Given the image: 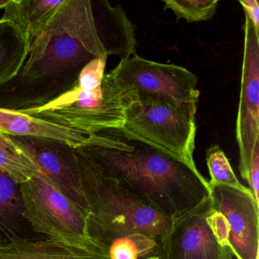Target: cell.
<instances>
[{"instance_id":"cell-1","label":"cell","mask_w":259,"mask_h":259,"mask_svg":"<svg viewBox=\"0 0 259 259\" xmlns=\"http://www.w3.org/2000/svg\"><path fill=\"white\" fill-rule=\"evenodd\" d=\"M81 147L105 174L138 199L167 216L195 207L210 192L208 181L198 169L122 128L89 134Z\"/></svg>"},{"instance_id":"cell-2","label":"cell","mask_w":259,"mask_h":259,"mask_svg":"<svg viewBox=\"0 0 259 259\" xmlns=\"http://www.w3.org/2000/svg\"><path fill=\"white\" fill-rule=\"evenodd\" d=\"M103 56L104 45L67 33L55 14L31 41L19 74L0 87V108L19 111L52 102L75 86L88 63Z\"/></svg>"},{"instance_id":"cell-3","label":"cell","mask_w":259,"mask_h":259,"mask_svg":"<svg viewBox=\"0 0 259 259\" xmlns=\"http://www.w3.org/2000/svg\"><path fill=\"white\" fill-rule=\"evenodd\" d=\"M89 206L88 225L118 231H138L162 241L166 247L172 217L138 199L104 172L81 147L75 148Z\"/></svg>"},{"instance_id":"cell-4","label":"cell","mask_w":259,"mask_h":259,"mask_svg":"<svg viewBox=\"0 0 259 259\" xmlns=\"http://www.w3.org/2000/svg\"><path fill=\"white\" fill-rule=\"evenodd\" d=\"M138 99L136 89L111 70L104 75L101 85L95 90H82L75 84L43 107L19 111L92 134L122 128L127 109Z\"/></svg>"},{"instance_id":"cell-5","label":"cell","mask_w":259,"mask_h":259,"mask_svg":"<svg viewBox=\"0 0 259 259\" xmlns=\"http://www.w3.org/2000/svg\"><path fill=\"white\" fill-rule=\"evenodd\" d=\"M195 115L158 97H139L127 109L122 130L198 170Z\"/></svg>"},{"instance_id":"cell-6","label":"cell","mask_w":259,"mask_h":259,"mask_svg":"<svg viewBox=\"0 0 259 259\" xmlns=\"http://www.w3.org/2000/svg\"><path fill=\"white\" fill-rule=\"evenodd\" d=\"M20 191L24 215L34 233L102 253L89 236L87 213L57 190L42 174L20 184Z\"/></svg>"},{"instance_id":"cell-7","label":"cell","mask_w":259,"mask_h":259,"mask_svg":"<svg viewBox=\"0 0 259 259\" xmlns=\"http://www.w3.org/2000/svg\"><path fill=\"white\" fill-rule=\"evenodd\" d=\"M245 16L240 96L236 124L239 170L259 203V34Z\"/></svg>"},{"instance_id":"cell-8","label":"cell","mask_w":259,"mask_h":259,"mask_svg":"<svg viewBox=\"0 0 259 259\" xmlns=\"http://www.w3.org/2000/svg\"><path fill=\"white\" fill-rule=\"evenodd\" d=\"M209 187L211 209L207 220L220 242L237 259H258L259 204L252 194Z\"/></svg>"},{"instance_id":"cell-9","label":"cell","mask_w":259,"mask_h":259,"mask_svg":"<svg viewBox=\"0 0 259 259\" xmlns=\"http://www.w3.org/2000/svg\"><path fill=\"white\" fill-rule=\"evenodd\" d=\"M112 71L134 88L139 97L164 98L196 116L198 78L186 68L151 61L136 54L121 60Z\"/></svg>"},{"instance_id":"cell-10","label":"cell","mask_w":259,"mask_h":259,"mask_svg":"<svg viewBox=\"0 0 259 259\" xmlns=\"http://www.w3.org/2000/svg\"><path fill=\"white\" fill-rule=\"evenodd\" d=\"M210 195L189 210L172 217L166 239V259H233L209 224Z\"/></svg>"},{"instance_id":"cell-11","label":"cell","mask_w":259,"mask_h":259,"mask_svg":"<svg viewBox=\"0 0 259 259\" xmlns=\"http://www.w3.org/2000/svg\"><path fill=\"white\" fill-rule=\"evenodd\" d=\"M40 167L42 175L66 198L89 215L75 148L53 139L11 136Z\"/></svg>"},{"instance_id":"cell-12","label":"cell","mask_w":259,"mask_h":259,"mask_svg":"<svg viewBox=\"0 0 259 259\" xmlns=\"http://www.w3.org/2000/svg\"><path fill=\"white\" fill-rule=\"evenodd\" d=\"M88 231L107 259H166L163 242L146 233L92 226Z\"/></svg>"},{"instance_id":"cell-13","label":"cell","mask_w":259,"mask_h":259,"mask_svg":"<svg viewBox=\"0 0 259 259\" xmlns=\"http://www.w3.org/2000/svg\"><path fill=\"white\" fill-rule=\"evenodd\" d=\"M0 133L17 137L53 139L65 142L72 148L82 146L89 135L18 110L5 108H0Z\"/></svg>"},{"instance_id":"cell-14","label":"cell","mask_w":259,"mask_h":259,"mask_svg":"<svg viewBox=\"0 0 259 259\" xmlns=\"http://www.w3.org/2000/svg\"><path fill=\"white\" fill-rule=\"evenodd\" d=\"M97 29L107 56H118L120 60L136 54V40L133 25L120 6L108 1L95 3Z\"/></svg>"},{"instance_id":"cell-15","label":"cell","mask_w":259,"mask_h":259,"mask_svg":"<svg viewBox=\"0 0 259 259\" xmlns=\"http://www.w3.org/2000/svg\"><path fill=\"white\" fill-rule=\"evenodd\" d=\"M33 233L24 215L20 185L0 171V245L37 239Z\"/></svg>"},{"instance_id":"cell-16","label":"cell","mask_w":259,"mask_h":259,"mask_svg":"<svg viewBox=\"0 0 259 259\" xmlns=\"http://www.w3.org/2000/svg\"><path fill=\"white\" fill-rule=\"evenodd\" d=\"M0 259H107L98 251L51 239L22 240L0 245Z\"/></svg>"},{"instance_id":"cell-17","label":"cell","mask_w":259,"mask_h":259,"mask_svg":"<svg viewBox=\"0 0 259 259\" xmlns=\"http://www.w3.org/2000/svg\"><path fill=\"white\" fill-rule=\"evenodd\" d=\"M64 0H12L3 18L13 21L30 43L41 34Z\"/></svg>"},{"instance_id":"cell-18","label":"cell","mask_w":259,"mask_h":259,"mask_svg":"<svg viewBox=\"0 0 259 259\" xmlns=\"http://www.w3.org/2000/svg\"><path fill=\"white\" fill-rule=\"evenodd\" d=\"M30 48L28 37L15 22L0 19V87L19 74Z\"/></svg>"},{"instance_id":"cell-19","label":"cell","mask_w":259,"mask_h":259,"mask_svg":"<svg viewBox=\"0 0 259 259\" xmlns=\"http://www.w3.org/2000/svg\"><path fill=\"white\" fill-rule=\"evenodd\" d=\"M0 171L19 185L42 174L31 156L11 136L2 133H0Z\"/></svg>"},{"instance_id":"cell-20","label":"cell","mask_w":259,"mask_h":259,"mask_svg":"<svg viewBox=\"0 0 259 259\" xmlns=\"http://www.w3.org/2000/svg\"><path fill=\"white\" fill-rule=\"evenodd\" d=\"M206 163L210 176L209 186H225L251 193L248 188L239 181L228 158L218 145H212L208 148L206 153Z\"/></svg>"},{"instance_id":"cell-21","label":"cell","mask_w":259,"mask_h":259,"mask_svg":"<svg viewBox=\"0 0 259 259\" xmlns=\"http://www.w3.org/2000/svg\"><path fill=\"white\" fill-rule=\"evenodd\" d=\"M164 10H170L178 19L189 23L210 20L214 16L218 0H166Z\"/></svg>"},{"instance_id":"cell-22","label":"cell","mask_w":259,"mask_h":259,"mask_svg":"<svg viewBox=\"0 0 259 259\" xmlns=\"http://www.w3.org/2000/svg\"><path fill=\"white\" fill-rule=\"evenodd\" d=\"M107 56L98 57L88 63L80 73L76 84L84 91H93L101 85L107 64Z\"/></svg>"},{"instance_id":"cell-23","label":"cell","mask_w":259,"mask_h":259,"mask_svg":"<svg viewBox=\"0 0 259 259\" xmlns=\"http://www.w3.org/2000/svg\"><path fill=\"white\" fill-rule=\"evenodd\" d=\"M239 4L245 11V15L250 19L256 30L259 31V4L257 0H241Z\"/></svg>"},{"instance_id":"cell-24","label":"cell","mask_w":259,"mask_h":259,"mask_svg":"<svg viewBox=\"0 0 259 259\" xmlns=\"http://www.w3.org/2000/svg\"><path fill=\"white\" fill-rule=\"evenodd\" d=\"M12 0H0V10H5L10 4H11Z\"/></svg>"}]
</instances>
